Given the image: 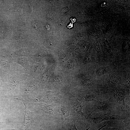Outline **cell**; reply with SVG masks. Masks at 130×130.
I'll return each instance as SVG.
<instances>
[{"label":"cell","instance_id":"4","mask_svg":"<svg viewBox=\"0 0 130 130\" xmlns=\"http://www.w3.org/2000/svg\"><path fill=\"white\" fill-rule=\"evenodd\" d=\"M21 100L23 101L25 106L24 124L21 130H27L30 126L32 121L31 112L29 111L25 102L23 99Z\"/></svg>","mask_w":130,"mask_h":130},{"label":"cell","instance_id":"18","mask_svg":"<svg viewBox=\"0 0 130 130\" xmlns=\"http://www.w3.org/2000/svg\"><path fill=\"white\" fill-rule=\"evenodd\" d=\"M32 25L34 28L35 29H37V28L38 27V25L36 22H33L32 23Z\"/></svg>","mask_w":130,"mask_h":130},{"label":"cell","instance_id":"3","mask_svg":"<svg viewBox=\"0 0 130 130\" xmlns=\"http://www.w3.org/2000/svg\"><path fill=\"white\" fill-rule=\"evenodd\" d=\"M113 97L122 110H130V107L125 102V94L123 89L119 88L116 89L114 91Z\"/></svg>","mask_w":130,"mask_h":130},{"label":"cell","instance_id":"21","mask_svg":"<svg viewBox=\"0 0 130 130\" xmlns=\"http://www.w3.org/2000/svg\"><path fill=\"white\" fill-rule=\"evenodd\" d=\"M46 28L47 29V30H49L50 29V26H49L48 25H47L46 26Z\"/></svg>","mask_w":130,"mask_h":130},{"label":"cell","instance_id":"7","mask_svg":"<svg viewBox=\"0 0 130 130\" xmlns=\"http://www.w3.org/2000/svg\"><path fill=\"white\" fill-rule=\"evenodd\" d=\"M84 100L86 101H96L98 99L96 95L92 94L87 95L83 98Z\"/></svg>","mask_w":130,"mask_h":130},{"label":"cell","instance_id":"12","mask_svg":"<svg viewBox=\"0 0 130 130\" xmlns=\"http://www.w3.org/2000/svg\"><path fill=\"white\" fill-rule=\"evenodd\" d=\"M76 121H75L73 124H72L69 129L68 130H78L76 128ZM108 123H107L105 124L102 126L100 128L97 130H101L102 129L106 126L108 124ZM88 130L89 129L88 128L86 130Z\"/></svg>","mask_w":130,"mask_h":130},{"label":"cell","instance_id":"8","mask_svg":"<svg viewBox=\"0 0 130 130\" xmlns=\"http://www.w3.org/2000/svg\"><path fill=\"white\" fill-rule=\"evenodd\" d=\"M59 113L62 114L64 117H69L70 111L69 109L65 108L62 106H61L59 108L58 110Z\"/></svg>","mask_w":130,"mask_h":130},{"label":"cell","instance_id":"2","mask_svg":"<svg viewBox=\"0 0 130 130\" xmlns=\"http://www.w3.org/2000/svg\"><path fill=\"white\" fill-rule=\"evenodd\" d=\"M111 99L110 97L107 100L102 101H99L98 99L91 108L89 116H91L100 112L108 110L110 108Z\"/></svg>","mask_w":130,"mask_h":130},{"label":"cell","instance_id":"10","mask_svg":"<svg viewBox=\"0 0 130 130\" xmlns=\"http://www.w3.org/2000/svg\"><path fill=\"white\" fill-rule=\"evenodd\" d=\"M130 75L128 73L126 75L125 85L127 89L128 94L130 97Z\"/></svg>","mask_w":130,"mask_h":130},{"label":"cell","instance_id":"20","mask_svg":"<svg viewBox=\"0 0 130 130\" xmlns=\"http://www.w3.org/2000/svg\"><path fill=\"white\" fill-rule=\"evenodd\" d=\"M68 10V8H63L62 10V11L63 13H65V12H67Z\"/></svg>","mask_w":130,"mask_h":130},{"label":"cell","instance_id":"6","mask_svg":"<svg viewBox=\"0 0 130 130\" xmlns=\"http://www.w3.org/2000/svg\"><path fill=\"white\" fill-rule=\"evenodd\" d=\"M73 108L79 116L80 118H83L84 115L82 112V109L83 106L81 103L77 101V102L74 105Z\"/></svg>","mask_w":130,"mask_h":130},{"label":"cell","instance_id":"14","mask_svg":"<svg viewBox=\"0 0 130 130\" xmlns=\"http://www.w3.org/2000/svg\"><path fill=\"white\" fill-rule=\"evenodd\" d=\"M103 44L107 51L108 52H111V49L108 42L106 40L103 41Z\"/></svg>","mask_w":130,"mask_h":130},{"label":"cell","instance_id":"11","mask_svg":"<svg viewBox=\"0 0 130 130\" xmlns=\"http://www.w3.org/2000/svg\"><path fill=\"white\" fill-rule=\"evenodd\" d=\"M54 108L53 105H49L45 106L43 110L46 113H50L53 111Z\"/></svg>","mask_w":130,"mask_h":130},{"label":"cell","instance_id":"15","mask_svg":"<svg viewBox=\"0 0 130 130\" xmlns=\"http://www.w3.org/2000/svg\"><path fill=\"white\" fill-rule=\"evenodd\" d=\"M47 17L49 19L52 20L53 19L55 16L54 14L52 12L48 13L46 15Z\"/></svg>","mask_w":130,"mask_h":130},{"label":"cell","instance_id":"16","mask_svg":"<svg viewBox=\"0 0 130 130\" xmlns=\"http://www.w3.org/2000/svg\"><path fill=\"white\" fill-rule=\"evenodd\" d=\"M94 47L96 51L98 52L100 51V49L99 45L98 43H95L94 45Z\"/></svg>","mask_w":130,"mask_h":130},{"label":"cell","instance_id":"17","mask_svg":"<svg viewBox=\"0 0 130 130\" xmlns=\"http://www.w3.org/2000/svg\"><path fill=\"white\" fill-rule=\"evenodd\" d=\"M62 79V78L61 76H57L55 77L54 79L55 81H60Z\"/></svg>","mask_w":130,"mask_h":130},{"label":"cell","instance_id":"13","mask_svg":"<svg viewBox=\"0 0 130 130\" xmlns=\"http://www.w3.org/2000/svg\"><path fill=\"white\" fill-rule=\"evenodd\" d=\"M82 85L84 86H91L92 85V83L91 80L89 79H86L82 81Z\"/></svg>","mask_w":130,"mask_h":130},{"label":"cell","instance_id":"19","mask_svg":"<svg viewBox=\"0 0 130 130\" xmlns=\"http://www.w3.org/2000/svg\"><path fill=\"white\" fill-rule=\"evenodd\" d=\"M84 59V60H85L87 62H89L91 61V58L89 57H87L86 58Z\"/></svg>","mask_w":130,"mask_h":130},{"label":"cell","instance_id":"22","mask_svg":"<svg viewBox=\"0 0 130 130\" xmlns=\"http://www.w3.org/2000/svg\"><path fill=\"white\" fill-rule=\"evenodd\" d=\"M106 130H115L114 128H110L107 129Z\"/></svg>","mask_w":130,"mask_h":130},{"label":"cell","instance_id":"9","mask_svg":"<svg viewBox=\"0 0 130 130\" xmlns=\"http://www.w3.org/2000/svg\"><path fill=\"white\" fill-rule=\"evenodd\" d=\"M107 72L105 66H103L98 68L96 71V73L98 76H101L106 74Z\"/></svg>","mask_w":130,"mask_h":130},{"label":"cell","instance_id":"1","mask_svg":"<svg viewBox=\"0 0 130 130\" xmlns=\"http://www.w3.org/2000/svg\"><path fill=\"white\" fill-rule=\"evenodd\" d=\"M89 118L90 123L92 124H99L104 121L112 120H120L126 124L129 122V120L122 118L119 115H113L110 113L102 114L96 117H90Z\"/></svg>","mask_w":130,"mask_h":130},{"label":"cell","instance_id":"5","mask_svg":"<svg viewBox=\"0 0 130 130\" xmlns=\"http://www.w3.org/2000/svg\"><path fill=\"white\" fill-rule=\"evenodd\" d=\"M119 74L116 72L114 73L111 76L108 81V84L109 85H113L117 84L120 80Z\"/></svg>","mask_w":130,"mask_h":130}]
</instances>
